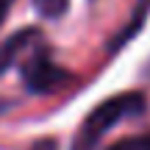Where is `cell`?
<instances>
[{
    "label": "cell",
    "mask_w": 150,
    "mask_h": 150,
    "mask_svg": "<svg viewBox=\"0 0 150 150\" xmlns=\"http://www.w3.org/2000/svg\"><path fill=\"white\" fill-rule=\"evenodd\" d=\"M142 108H145V95H142V92H122V95H117V97H108L106 103H100V106L83 120L78 142H75V150H95V145L117 122L134 117V114H142Z\"/></svg>",
    "instance_id": "6da1fadb"
},
{
    "label": "cell",
    "mask_w": 150,
    "mask_h": 150,
    "mask_svg": "<svg viewBox=\"0 0 150 150\" xmlns=\"http://www.w3.org/2000/svg\"><path fill=\"white\" fill-rule=\"evenodd\" d=\"M22 81L31 92L36 95H47V92L64 89V86L72 83V75L67 70H61L59 64L47 59L45 50H36V53L25 56V64H22Z\"/></svg>",
    "instance_id": "7a4b0ae2"
},
{
    "label": "cell",
    "mask_w": 150,
    "mask_h": 150,
    "mask_svg": "<svg viewBox=\"0 0 150 150\" xmlns=\"http://www.w3.org/2000/svg\"><path fill=\"white\" fill-rule=\"evenodd\" d=\"M36 42H39V31H33V28L17 31L14 36H6L3 42H0V75L8 70L22 53H28Z\"/></svg>",
    "instance_id": "3957f363"
},
{
    "label": "cell",
    "mask_w": 150,
    "mask_h": 150,
    "mask_svg": "<svg viewBox=\"0 0 150 150\" xmlns=\"http://www.w3.org/2000/svg\"><path fill=\"white\" fill-rule=\"evenodd\" d=\"M147 8H150V0H142V6H136V11H134V20L128 22V25L122 28V31L114 36V42H111V47H120V45H125L131 36L136 33V28L145 22V14H147Z\"/></svg>",
    "instance_id": "277c9868"
},
{
    "label": "cell",
    "mask_w": 150,
    "mask_h": 150,
    "mask_svg": "<svg viewBox=\"0 0 150 150\" xmlns=\"http://www.w3.org/2000/svg\"><path fill=\"white\" fill-rule=\"evenodd\" d=\"M33 6H36V11L42 17H50V20H56V17H61L67 11V6H70V0H33Z\"/></svg>",
    "instance_id": "5b68a950"
},
{
    "label": "cell",
    "mask_w": 150,
    "mask_h": 150,
    "mask_svg": "<svg viewBox=\"0 0 150 150\" xmlns=\"http://www.w3.org/2000/svg\"><path fill=\"white\" fill-rule=\"evenodd\" d=\"M108 150H150V134H145V136H128V139L111 145Z\"/></svg>",
    "instance_id": "8992f818"
},
{
    "label": "cell",
    "mask_w": 150,
    "mask_h": 150,
    "mask_svg": "<svg viewBox=\"0 0 150 150\" xmlns=\"http://www.w3.org/2000/svg\"><path fill=\"white\" fill-rule=\"evenodd\" d=\"M11 6H14V0H0V25L6 22V17H8Z\"/></svg>",
    "instance_id": "52a82bcc"
},
{
    "label": "cell",
    "mask_w": 150,
    "mask_h": 150,
    "mask_svg": "<svg viewBox=\"0 0 150 150\" xmlns=\"http://www.w3.org/2000/svg\"><path fill=\"white\" fill-rule=\"evenodd\" d=\"M36 150H56V142H39Z\"/></svg>",
    "instance_id": "ba28073f"
},
{
    "label": "cell",
    "mask_w": 150,
    "mask_h": 150,
    "mask_svg": "<svg viewBox=\"0 0 150 150\" xmlns=\"http://www.w3.org/2000/svg\"><path fill=\"white\" fill-rule=\"evenodd\" d=\"M0 111H3V103H0Z\"/></svg>",
    "instance_id": "9c48e42d"
}]
</instances>
